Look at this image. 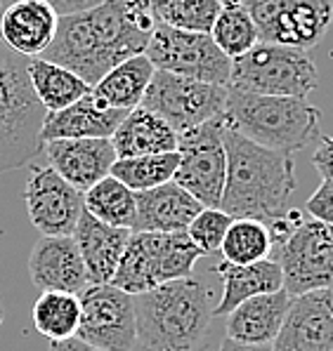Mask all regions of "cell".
Returning <instances> with one entry per match:
<instances>
[{
	"label": "cell",
	"mask_w": 333,
	"mask_h": 351,
	"mask_svg": "<svg viewBox=\"0 0 333 351\" xmlns=\"http://www.w3.org/2000/svg\"><path fill=\"white\" fill-rule=\"evenodd\" d=\"M154 26L149 0H102L80 12L59 14L55 40L41 57L95 85L123 59L147 50Z\"/></svg>",
	"instance_id": "6da1fadb"
},
{
	"label": "cell",
	"mask_w": 333,
	"mask_h": 351,
	"mask_svg": "<svg viewBox=\"0 0 333 351\" xmlns=\"http://www.w3.org/2000/svg\"><path fill=\"white\" fill-rule=\"evenodd\" d=\"M227 177L220 208L234 219L249 217L270 224L288 210L295 191V163L288 151L251 142L225 121Z\"/></svg>",
	"instance_id": "7a4b0ae2"
},
{
	"label": "cell",
	"mask_w": 333,
	"mask_h": 351,
	"mask_svg": "<svg viewBox=\"0 0 333 351\" xmlns=\"http://www.w3.org/2000/svg\"><path fill=\"white\" fill-rule=\"evenodd\" d=\"M135 297L142 351H196L213 318L211 288L196 276L161 283Z\"/></svg>",
	"instance_id": "3957f363"
},
{
	"label": "cell",
	"mask_w": 333,
	"mask_h": 351,
	"mask_svg": "<svg viewBox=\"0 0 333 351\" xmlns=\"http://www.w3.org/2000/svg\"><path fill=\"white\" fill-rule=\"evenodd\" d=\"M222 118L236 132L260 147L295 154L317 137L321 111L305 97H275L227 90Z\"/></svg>",
	"instance_id": "277c9868"
},
{
	"label": "cell",
	"mask_w": 333,
	"mask_h": 351,
	"mask_svg": "<svg viewBox=\"0 0 333 351\" xmlns=\"http://www.w3.org/2000/svg\"><path fill=\"white\" fill-rule=\"evenodd\" d=\"M29 57L0 40V172L24 167L43 149L45 109L31 88Z\"/></svg>",
	"instance_id": "5b68a950"
},
{
	"label": "cell",
	"mask_w": 333,
	"mask_h": 351,
	"mask_svg": "<svg viewBox=\"0 0 333 351\" xmlns=\"http://www.w3.org/2000/svg\"><path fill=\"white\" fill-rule=\"evenodd\" d=\"M201 257L203 252L192 243L187 231H133L111 285L128 295L147 293L168 280L194 276V267Z\"/></svg>",
	"instance_id": "8992f818"
},
{
	"label": "cell",
	"mask_w": 333,
	"mask_h": 351,
	"mask_svg": "<svg viewBox=\"0 0 333 351\" xmlns=\"http://www.w3.org/2000/svg\"><path fill=\"white\" fill-rule=\"evenodd\" d=\"M317 85L319 71L308 50L257 40L249 52L232 59L227 90L308 99Z\"/></svg>",
	"instance_id": "52a82bcc"
},
{
	"label": "cell",
	"mask_w": 333,
	"mask_h": 351,
	"mask_svg": "<svg viewBox=\"0 0 333 351\" xmlns=\"http://www.w3.org/2000/svg\"><path fill=\"white\" fill-rule=\"evenodd\" d=\"M222 113L177 137V163L173 182L196 198L203 208H220L227 177Z\"/></svg>",
	"instance_id": "ba28073f"
},
{
	"label": "cell",
	"mask_w": 333,
	"mask_h": 351,
	"mask_svg": "<svg viewBox=\"0 0 333 351\" xmlns=\"http://www.w3.org/2000/svg\"><path fill=\"white\" fill-rule=\"evenodd\" d=\"M144 55L159 71H170L227 88L232 59L216 45L211 34H194L157 21Z\"/></svg>",
	"instance_id": "9c48e42d"
},
{
	"label": "cell",
	"mask_w": 333,
	"mask_h": 351,
	"mask_svg": "<svg viewBox=\"0 0 333 351\" xmlns=\"http://www.w3.org/2000/svg\"><path fill=\"white\" fill-rule=\"evenodd\" d=\"M225 101H227L225 85L203 83V80L157 69L139 106L154 111L177 134H182L220 116L225 111Z\"/></svg>",
	"instance_id": "30bf717a"
},
{
	"label": "cell",
	"mask_w": 333,
	"mask_h": 351,
	"mask_svg": "<svg viewBox=\"0 0 333 351\" xmlns=\"http://www.w3.org/2000/svg\"><path fill=\"white\" fill-rule=\"evenodd\" d=\"M80 323L76 337L100 351L137 347L135 297L111 283H88L78 293Z\"/></svg>",
	"instance_id": "8fae6325"
},
{
	"label": "cell",
	"mask_w": 333,
	"mask_h": 351,
	"mask_svg": "<svg viewBox=\"0 0 333 351\" xmlns=\"http://www.w3.org/2000/svg\"><path fill=\"white\" fill-rule=\"evenodd\" d=\"M265 43L312 50L333 21L331 0H244Z\"/></svg>",
	"instance_id": "7c38bea8"
},
{
	"label": "cell",
	"mask_w": 333,
	"mask_h": 351,
	"mask_svg": "<svg viewBox=\"0 0 333 351\" xmlns=\"http://www.w3.org/2000/svg\"><path fill=\"white\" fill-rule=\"evenodd\" d=\"M275 247L284 288L291 297L333 288V226L314 217H303V222Z\"/></svg>",
	"instance_id": "4fadbf2b"
},
{
	"label": "cell",
	"mask_w": 333,
	"mask_h": 351,
	"mask_svg": "<svg viewBox=\"0 0 333 351\" xmlns=\"http://www.w3.org/2000/svg\"><path fill=\"white\" fill-rule=\"evenodd\" d=\"M85 191L69 184L50 165H31L24 189L29 219L43 236H73Z\"/></svg>",
	"instance_id": "5bb4252c"
},
{
	"label": "cell",
	"mask_w": 333,
	"mask_h": 351,
	"mask_svg": "<svg viewBox=\"0 0 333 351\" xmlns=\"http://www.w3.org/2000/svg\"><path fill=\"white\" fill-rule=\"evenodd\" d=\"M272 351H333V288L293 297Z\"/></svg>",
	"instance_id": "9a60e30c"
},
{
	"label": "cell",
	"mask_w": 333,
	"mask_h": 351,
	"mask_svg": "<svg viewBox=\"0 0 333 351\" xmlns=\"http://www.w3.org/2000/svg\"><path fill=\"white\" fill-rule=\"evenodd\" d=\"M43 147L52 170L80 191H88L93 184L104 180L118 158L111 137L52 139Z\"/></svg>",
	"instance_id": "2e32d148"
},
{
	"label": "cell",
	"mask_w": 333,
	"mask_h": 351,
	"mask_svg": "<svg viewBox=\"0 0 333 351\" xmlns=\"http://www.w3.org/2000/svg\"><path fill=\"white\" fill-rule=\"evenodd\" d=\"M29 274L43 293L78 295L90 283L73 236H43L29 255Z\"/></svg>",
	"instance_id": "e0dca14e"
},
{
	"label": "cell",
	"mask_w": 333,
	"mask_h": 351,
	"mask_svg": "<svg viewBox=\"0 0 333 351\" xmlns=\"http://www.w3.org/2000/svg\"><path fill=\"white\" fill-rule=\"evenodd\" d=\"M57 24L50 0H14L0 19V40L21 57H41L55 40Z\"/></svg>",
	"instance_id": "ac0fdd59"
},
{
	"label": "cell",
	"mask_w": 333,
	"mask_h": 351,
	"mask_svg": "<svg viewBox=\"0 0 333 351\" xmlns=\"http://www.w3.org/2000/svg\"><path fill=\"white\" fill-rule=\"evenodd\" d=\"M128 111L111 109L100 101L90 90L78 101L69 104L67 109L45 111L41 128V142L52 139H83V137H111L118 123Z\"/></svg>",
	"instance_id": "d6986e66"
},
{
	"label": "cell",
	"mask_w": 333,
	"mask_h": 351,
	"mask_svg": "<svg viewBox=\"0 0 333 351\" xmlns=\"http://www.w3.org/2000/svg\"><path fill=\"white\" fill-rule=\"evenodd\" d=\"M130 234L133 229L100 222L88 210H83L73 231V241L83 257L90 283H111Z\"/></svg>",
	"instance_id": "ffe728a7"
},
{
	"label": "cell",
	"mask_w": 333,
	"mask_h": 351,
	"mask_svg": "<svg viewBox=\"0 0 333 351\" xmlns=\"http://www.w3.org/2000/svg\"><path fill=\"white\" fill-rule=\"evenodd\" d=\"M137 215L133 231H159V234H173L187 231L192 219L203 208L192 193L175 182H165L161 186L137 191Z\"/></svg>",
	"instance_id": "44dd1931"
},
{
	"label": "cell",
	"mask_w": 333,
	"mask_h": 351,
	"mask_svg": "<svg viewBox=\"0 0 333 351\" xmlns=\"http://www.w3.org/2000/svg\"><path fill=\"white\" fill-rule=\"evenodd\" d=\"M293 297L286 288L249 297L227 314V337L244 344H272Z\"/></svg>",
	"instance_id": "7402d4cb"
},
{
	"label": "cell",
	"mask_w": 333,
	"mask_h": 351,
	"mask_svg": "<svg viewBox=\"0 0 333 351\" xmlns=\"http://www.w3.org/2000/svg\"><path fill=\"white\" fill-rule=\"evenodd\" d=\"M216 271L222 278V295L213 306V316H227L249 297L275 293L284 288V274L277 259H260L253 264H229L220 259Z\"/></svg>",
	"instance_id": "603a6c76"
},
{
	"label": "cell",
	"mask_w": 333,
	"mask_h": 351,
	"mask_svg": "<svg viewBox=\"0 0 333 351\" xmlns=\"http://www.w3.org/2000/svg\"><path fill=\"white\" fill-rule=\"evenodd\" d=\"M177 137L180 134L161 116L144 106H135L118 123V128L111 134V144H114L118 158H130V156L177 151Z\"/></svg>",
	"instance_id": "cb8c5ba5"
},
{
	"label": "cell",
	"mask_w": 333,
	"mask_h": 351,
	"mask_svg": "<svg viewBox=\"0 0 333 351\" xmlns=\"http://www.w3.org/2000/svg\"><path fill=\"white\" fill-rule=\"evenodd\" d=\"M154 64L144 52L123 59L111 71H106L97 83L93 85V95L104 101L111 109L130 111L142 104V97L147 93L154 75Z\"/></svg>",
	"instance_id": "d4e9b609"
},
{
	"label": "cell",
	"mask_w": 333,
	"mask_h": 351,
	"mask_svg": "<svg viewBox=\"0 0 333 351\" xmlns=\"http://www.w3.org/2000/svg\"><path fill=\"white\" fill-rule=\"evenodd\" d=\"M26 73H29L31 88H34V93L45 111L67 109L69 104L78 101L80 97H85L93 90V85L85 83L71 69L50 62L45 57H31Z\"/></svg>",
	"instance_id": "484cf974"
},
{
	"label": "cell",
	"mask_w": 333,
	"mask_h": 351,
	"mask_svg": "<svg viewBox=\"0 0 333 351\" xmlns=\"http://www.w3.org/2000/svg\"><path fill=\"white\" fill-rule=\"evenodd\" d=\"M83 205L93 217L111 226L133 229L137 215V198L135 191L128 189L123 182H118L114 175H106L97 184H93L85 191Z\"/></svg>",
	"instance_id": "4316f807"
},
{
	"label": "cell",
	"mask_w": 333,
	"mask_h": 351,
	"mask_svg": "<svg viewBox=\"0 0 333 351\" xmlns=\"http://www.w3.org/2000/svg\"><path fill=\"white\" fill-rule=\"evenodd\" d=\"M31 321L36 330L50 342L71 339L78 332L80 302L71 293H43L31 309Z\"/></svg>",
	"instance_id": "83f0119b"
},
{
	"label": "cell",
	"mask_w": 333,
	"mask_h": 351,
	"mask_svg": "<svg viewBox=\"0 0 333 351\" xmlns=\"http://www.w3.org/2000/svg\"><path fill=\"white\" fill-rule=\"evenodd\" d=\"M275 250L270 226L260 219H232L227 234L220 243V255L229 264H253L267 259Z\"/></svg>",
	"instance_id": "f1b7e54d"
},
{
	"label": "cell",
	"mask_w": 333,
	"mask_h": 351,
	"mask_svg": "<svg viewBox=\"0 0 333 351\" xmlns=\"http://www.w3.org/2000/svg\"><path fill=\"white\" fill-rule=\"evenodd\" d=\"M180 156L177 151L168 154H149V156H130V158H116L111 172L118 182H123L133 191H147V189L161 186L173 182Z\"/></svg>",
	"instance_id": "f546056e"
},
{
	"label": "cell",
	"mask_w": 333,
	"mask_h": 351,
	"mask_svg": "<svg viewBox=\"0 0 333 351\" xmlns=\"http://www.w3.org/2000/svg\"><path fill=\"white\" fill-rule=\"evenodd\" d=\"M211 36L229 59L241 57L260 40L255 21L244 5H227L220 10V14L213 21Z\"/></svg>",
	"instance_id": "4dcf8cb0"
},
{
	"label": "cell",
	"mask_w": 333,
	"mask_h": 351,
	"mask_svg": "<svg viewBox=\"0 0 333 351\" xmlns=\"http://www.w3.org/2000/svg\"><path fill=\"white\" fill-rule=\"evenodd\" d=\"M220 10H222V5L218 0H173L163 10H159L154 19L182 31L211 34L213 21L220 14Z\"/></svg>",
	"instance_id": "1f68e13d"
},
{
	"label": "cell",
	"mask_w": 333,
	"mask_h": 351,
	"mask_svg": "<svg viewBox=\"0 0 333 351\" xmlns=\"http://www.w3.org/2000/svg\"><path fill=\"white\" fill-rule=\"evenodd\" d=\"M232 219V215H227L222 208H201L192 224L187 226V236L203 255H216L220 252V243L227 234Z\"/></svg>",
	"instance_id": "d6a6232c"
},
{
	"label": "cell",
	"mask_w": 333,
	"mask_h": 351,
	"mask_svg": "<svg viewBox=\"0 0 333 351\" xmlns=\"http://www.w3.org/2000/svg\"><path fill=\"white\" fill-rule=\"evenodd\" d=\"M308 213L319 222L333 226V184L321 182L317 191L308 198Z\"/></svg>",
	"instance_id": "836d02e7"
},
{
	"label": "cell",
	"mask_w": 333,
	"mask_h": 351,
	"mask_svg": "<svg viewBox=\"0 0 333 351\" xmlns=\"http://www.w3.org/2000/svg\"><path fill=\"white\" fill-rule=\"evenodd\" d=\"M312 165L321 175V180L333 184V137L331 134L319 139V144H317V149L312 154Z\"/></svg>",
	"instance_id": "e575fe53"
},
{
	"label": "cell",
	"mask_w": 333,
	"mask_h": 351,
	"mask_svg": "<svg viewBox=\"0 0 333 351\" xmlns=\"http://www.w3.org/2000/svg\"><path fill=\"white\" fill-rule=\"evenodd\" d=\"M50 3L59 14H71V12H80V10L93 8V5L102 3V0H50Z\"/></svg>",
	"instance_id": "d590c367"
},
{
	"label": "cell",
	"mask_w": 333,
	"mask_h": 351,
	"mask_svg": "<svg viewBox=\"0 0 333 351\" xmlns=\"http://www.w3.org/2000/svg\"><path fill=\"white\" fill-rule=\"evenodd\" d=\"M47 351H100V349L80 342L78 337H71V339H62V342H50V349Z\"/></svg>",
	"instance_id": "8d00e7d4"
},
{
	"label": "cell",
	"mask_w": 333,
	"mask_h": 351,
	"mask_svg": "<svg viewBox=\"0 0 333 351\" xmlns=\"http://www.w3.org/2000/svg\"><path fill=\"white\" fill-rule=\"evenodd\" d=\"M218 351H272V344H244V342H234V339L227 337Z\"/></svg>",
	"instance_id": "74e56055"
},
{
	"label": "cell",
	"mask_w": 333,
	"mask_h": 351,
	"mask_svg": "<svg viewBox=\"0 0 333 351\" xmlns=\"http://www.w3.org/2000/svg\"><path fill=\"white\" fill-rule=\"evenodd\" d=\"M168 3H173V0H149V8H152V14H157L159 10H163Z\"/></svg>",
	"instance_id": "f35d334b"
},
{
	"label": "cell",
	"mask_w": 333,
	"mask_h": 351,
	"mask_svg": "<svg viewBox=\"0 0 333 351\" xmlns=\"http://www.w3.org/2000/svg\"><path fill=\"white\" fill-rule=\"evenodd\" d=\"M12 3H14V0H0V19H3V12H5V10H8Z\"/></svg>",
	"instance_id": "ab89813d"
},
{
	"label": "cell",
	"mask_w": 333,
	"mask_h": 351,
	"mask_svg": "<svg viewBox=\"0 0 333 351\" xmlns=\"http://www.w3.org/2000/svg\"><path fill=\"white\" fill-rule=\"evenodd\" d=\"M218 3L222 5V8H227V5H241L244 0H218Z\"/></svg>",
	"instance_id": "60d3db41"
},
{
	"label": "cell",
	"mask_w": 333,
	"mask_h": 351,
	"mask_svg": "<svg viewBox=\"0 0 333 351\" xmlns=\"http://www.w3.org/2000/svg\"><path fill=\"white\" fill-rule=\"evenodd\" d=\"M0 326H3V314H0Z\"/></svg>",
	"instance_id": "b9f144b4"
}]
</instances>
